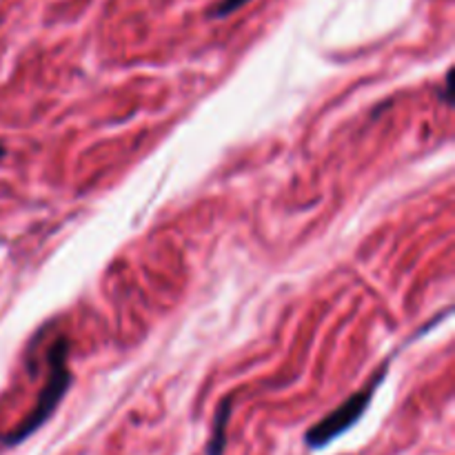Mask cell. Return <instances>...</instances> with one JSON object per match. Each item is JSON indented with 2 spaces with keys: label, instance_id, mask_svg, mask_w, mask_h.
<instances>
[{
  "label": "cell",
  "instance_id": "5",
  "mask_svg": "<svg viewBox=\"0 0 455 455\" xmlns=\"http://www.w3.org/2000/svg\"><path fill=\"white\" fill-rule=\"evenodd\" d=\"M3 158H4V147L0 145V160H3Z\"/></svg>",
  "mask_w": 455,
  "mask_h": 455
},
{
  "label": "cell",
  "instance_id": "2",
  "mask_svg": "<svg viewBox=\"0 0 455 455\" xmlns=\"http://www.w3.org/2000/svg\"><path fill=\"white\" fill-rule=\"evenodd\" d=\"M387 371H389V363L382 364L376 373H373L371 380L354 394L351 398H347L345 403L340 404L338 409H333L329 416H324L318 425L311 427L309 431L305 434V444L311 449V451H320V449L329 447L333 440L340 438L342 434L351 429L355 422H360V418L367 413L369 404H371L373 395H376L378 387L382 385V380L387 378Z\"/></svg>",
  "mask_w": 455,
  "mask_h": 455
},
{
  "label": "cell",
  "instance_id": "3",
  "mask_svg": "<svg viewBox=\"0 0 455 455\" xmlns=\"http://www.w3.org/2000/svg\"><path fill=\"white\" fill-rule=\"evenodd\" d=\"M231 418V400H222L220 407H218L216 420H213V431L212 438L207 444V455H225L227 447V427H229Z\"/></svg>",
  "mask_w": 455,
  "mask_h": 455
},
{
  "label": "cell",
  "instance_id": "4",
  "mask_svg": "<svg viewBox=\"0 0 455 455\" xmlns=\"http://www.w3.org/2000/svg\"><path fill=\"white\" fill-rule=\"evenodd\" d=\"M247 3H251V0H220V3L209 12V18H225L229 16V13L243 9Z\"/></svg>",
  "mask_w": 455,
  "mask_h": 455
},
{
  "label": "cell",
  "instance_id": "1",
  "mask_svg": "<svg viewBox=\"0 0 455 455\" xmlns=\"http://www.w3.org/2000/svg\"><path fill=\"white\" fill-rule=\"evenodd\" d=\"M49 376L44 382L43 391L38 395V403L31 409L29 416L20 422L13 431L4 434L0 438V443L7 444V447H16V444L25 443L29 435H34L49 418L53 416V411L58 409L60 400L65 398V394L69 391L71 385V369H69V342L67 338H58L56 342L49 349Z\"/></svg>",
  "mask_w": 455,
  "mask_h": 455
}]
</instances>
